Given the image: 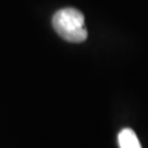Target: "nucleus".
Segmentation results:
<instances>
[{
    "mask_svg": "<svg viewBox=\"0 0 148 148\" xmlns=\"http://www.w3.org/2000/svg\"><path fill=\"white\" fill-rule=\"evenodd\" d=\"M54 30L65 41L70 43H81L87 38L85 18L82 13L74 8L60 9L52 19Z\"/></svg>",
    "mask_w": 148,
    "mask_h": 148,
    "instance_id": "nucleus-1",
    "label": "nucleus"
},
{
    "mask_svg": "<svg viewBox=\"0 0 148 148\" xmlns=\"http://www.w3.org/2000/svg\"><path fill=\"white\" fill-rule=\"evenodd\" d=\"M119 146L120 148H142L137 135L131 128H124L119 134Z\"/></svg>",
    "mask_w": 148,
    "mask_h": 148,
    "instance_id": "nucleus-2",
    "label": "nucleus"
}]
</instances>
